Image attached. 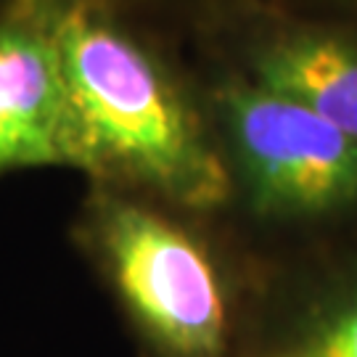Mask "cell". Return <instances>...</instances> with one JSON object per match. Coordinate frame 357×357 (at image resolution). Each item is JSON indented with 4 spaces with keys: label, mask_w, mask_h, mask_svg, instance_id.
Returning <instances> with one entry per match:
<instances>
[{
    "label": "cell",
    "mask_w": 357,
    "mask_h": 357,
    "mask_svg": "<svg viewBox=\"0 0 357 357\" xmlns=\"http://www.w3.org/2000/svg\"><path fill=\"white\" fill-rule=\"evenodd\" d=\"M230 175L228 220L275 255L357 233V138L217 59L196 56Z\"/></svg>",
    "instance_id": "3957f363"
},
{
    "label": "cell",
    "mask_w": 357,
    "mask_h": 357,
    "mask_svg": "<svg viewBox=\"0 0 357 357\" xmlns=\"http://www.w3.org/2000/svg\"><path fill=\"white\" fill-rule=\"evenodd\" d=\"M196 56L238 69L357 138V19L273 3L241 16Z\"/></svg>",
    "instance_id": "277c9868"
},
{
    "label": "cell",
    "mask_w": 357,
    "mask_h": 357,
    "mask_svg": "<svg viewBox=\"0 0 357 357\" xmlns=\"http://www.w3.org/2000/svg\"><path fill=\"white\" fill-rule=\"evenodd\" d=\"M241 357H299V355H294V352H289V349H281V347L249 344V349H246Z\"/></svg>",
    "instance_id": "ba28073f"
},
{
    "label": "cell",
    "mask_w": 357,
    "mask_h": 357,
    "mask_svg": "<svg viewBox=\"0 0 357 357\" xmlns=\"http://www.w3.org/2000/svg\"><path fill=\"white\" fill-rule=\"evenodd\" d=\"M69 233L138 357H241L249 349L265 252L228 217L85 183Z\"/></svg>",
    "instance_id": "7a4b0ae2"
},
{
    "label": "cell",
    "mask_w": 357,
    "mask_h": 357,
    "mask_svg": "<svg viewBox=\"0 0 357 357\" xmlns=\"http://www.w3.org/2000/svg\"><path fill=\"white\" fill-rule=\"evenodd\" d=\"M85 183L228 217L230 175L196 64L90 3L45 0Z\"/></svg>",
    "instance_id": "6da1fadb"
},
{
    "label": "cell",
    "mask_w": 357,
    "mask_h": 357,
    "mask_svg": "<svg viewBox=\"0 0 357 357\" xmlns=\"http://www.w3.org/2000/svg\"><path fill=\"white\" fill-rule=\"evenodd\" d=\"M116 13L156 38L193 51L220 38L241 16L283 0H77Z\"/></svg>",
    "instance_id": "52a82bcc"
},
{
    "label": "cell",
    "mask_w": 357,
    "mask_h": 357,
    "mask_svg": "<svg viewBox=\"0 0 357 357\" xmlns=\"http://www.w3.org/2000/svg\"><path fill=\"white\" fill-rule=\"evenodd\" d=\"M77 172L64 72L45 0H0V175Z\"/></svg>",
    "instance_id": "5b68a950"
},
{
    "label": "cell",
    "mask_w": 357,
    "mask_h": 357,
    "mask_svg": "<svg viewBox=\"0 0 357 357\" xmlns=\"http://www.w3.org/2000/svg\"><path fill=\"white\" fill-rule=\"evenodd\" d=\"M252 344L299 357H357V233L265 252Z\"/></svg>",
    "instance_id": "8992f818"
}]
</instances>
